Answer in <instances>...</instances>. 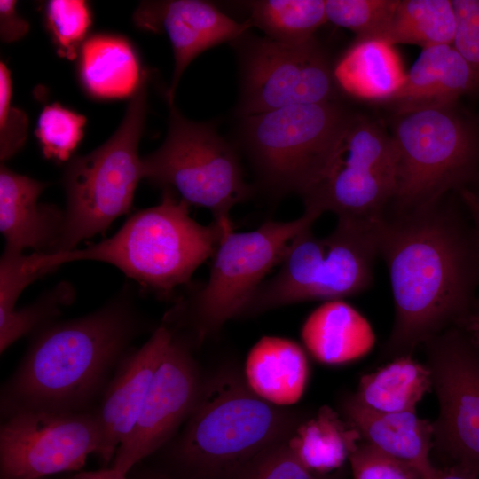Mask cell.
<instances>
[{
    "mask_svg": "<svg viewBox=\"0 0 479 479\" xmlns=\"http://www.w3.org/2000/svg\"><path fill=\"white\" fill-rule=\"evenodd\" d=\"M131 471H134L132 479H172L163 473L151 469H138L137 467Z\"/></svg>",
    "mask_w": 479,
    "mask_h": 479,
    "instance_id": "obj_41",
    "label": "cell"
},
{
    "mask_svg": "<svg viewBox=\"0 0 479 479\" xmlns=\"http://www.w3.org/2000/svg\"><path fill=\"white\" fill-rule=\"evenodd\" d=\"M475 185H476V187H475V188H473V189H475V190H476V191L479 192V177H478V179H477V181L475 182ZM470 188H471V187H470Z\"/></svg>",
    "mask_w": 479,
    "mask_h": 479,
    "instance_id": "obj_45",
    "label": "cell"
},
{
    "mask_svg": "<svg viewBox=\"0 0 479 479\" xmlns=\"http://www.w3.org/2000/svg\"><path fill=\"white\" fill-rule=\"evenodd\" d=\"M302 342L318 362L337 365L367 355L376 337L369 321L342 300L326 301L304 321Z\"/></svg>",
    "mask_w": 479,
    "mask_h": 479,
    "instance_id": "obj_21",
    "label": "cell"
},
{
    "mask_svg": "<svg viewBox=\"0 0 479 479\" xmlns=\"http://www.w3.org/2000/svg\"><path fill=\"white\" fill-rule=\"evenodd\" d=\"M397 164L391 135L352 114L324 175L302 198L305 209L332 212L337 218L381 220L396 196Z\"/></svg>",
    "mask_w": 479,
    "mask_h": 479,
    "instance_id": "obj_11",
    "label": "cell"
},
{
    "mask_svg": "<svg viewBox=\"0 0 479 479\" xmlns=\"http://www.w3.org/2000/svg\"><path fill=\"white\" fill-rule=\"evenodd\" d=\"M148 81L146 71L114 135L94 151L67 161L62 177L67 199L64 224L53 253L77 248L130 211L137 186L144 179L138 144L146 116Z\"/></svg>",
    "mask_w": 479,
    "mask_h": 479,
    "instance_id": "obj_5",
    "label": "cell"
},
{
    "mask_svg": "<svg viewBox=\"0 0 479 479\" xmlns=\"http://www.w3.org/2000/svg\"><path fill=\"white\" fill-rule=\"evenodd\" d=\"M436 479H479V470L463 464L444 465Z\"/></svg>",
    "mask_w": 479,
    "mask_h": 479,
    "instance_id": "obj_38",
    "label": "cell"
},
{
    "mask_svg": "<svg viewBox=\"0 0 479 479\" xmlns=\"http://www.w3.org/2000/svg\"><path fill=\"white\" fill-rule=\"evenodd\" d=\"M465 328L468 331L479 334V301L474 314L470 318Z\"/></svg>",
    "mask_w": 479,
    "mask_h": 479,
    "instance_id": "obj_42",
    "label": "cell"
},
{
    "mask_svg": "<svg viewBox=\"0 0 479 479\" xmlns=\"http://www.w3.org/2000/svg\"><path fill=\"white\" fill-rule=\"evenodd\" d=\"M174 331L157 326L148 340L124 357L100 397L95 412L101 430L98 457L112 462L121 444L133 429L153 374Z\"/></svg>",
    "mask_w": 479,
    "mask_h": 479,
    "instance_id": "obj_17",
    "label": "cell"
},
{
    "mask_svg": "<svg viewBox=\"0 0 479 479\" xmlns=\"http://www.w3.org/2000/svg\"><path fill=\"white\" fill-rule=\"evenodd\" d=\"M132 286L87 315L51 321L30 345L0 394L1 418L27 410H94L147 323Z\"/></svg>",
    "mask_w": 479,
    "mask_h": 479,
    "instance_id": "obj_2",
    "label": "cell"
},
{
    "mask_svg": "<svg viewBox=\"0 0 479 479\" xmlns=\"http://www.w3.org/2000/svg\"><path fill=\"white\" fill-rule=\"evenodd\" d=\"M456 33L452 45L474 71L479 84V0H452Z\"/></svg>",
    "mask_w": 479,
    "mask_h": 479,
    "instance_id": "obj_36",
    "label": "cell"
},
{
    "mask_svg": "<svg viewBox=\"0 0 479 479\" xmlns=\"http://www.w3.org/2000/svg\"><path fill=\"white\" fill-rule=\"evenodd\" d=\"M397 192L389 212L435 203L479 177V124L456 105L397 115Z\"/></svg>",
    "mask_w": 479,
    "mask_h": 479,
    "instance_id": "obj_6",
    "label": "cell"
},
{
    "mask_svg": "<svg viewBox=\"0 0 479 479\" xmlns=\"http://www.w3.org/2000/svg\"><path fill=\"white\" fill-rule=\"evenodd\" d=\"M319 216L305 209L292 221H266L245 232L226 231L212 256L207 283L181 301L172 317L183 319L192 328L196 341L202 342L228 320L241 316L264 277L280 263L293 239Z\"/></svg>",
    "mask_w": 479,
    "mask_h": 479,
    "instance_id": "obj_9",
    "label": "cell"
},
{
    "mask_svg": "<svg viewBox=\"0 0 479 479\" xmlns=\"http://www.w3.org/2000/svg\"><path fill=\"white\" fill-rule=\"evenodd\" d=\"M101 430L94 410H27L2 419L1 479H42L77 471L98 455Z\"/></svg>",
    "mask_w": 479,
    "mask_h": 479,
    "instance_id": "obj_14",
    "label": "cell"
},
{
    "mask_svg": "<svg viewBox=\"0 0 479 479\" xmlns=\"http://www.w3.org/2000/svg\"><path fill=\"white\" fill-rule=\"evenodd\" d=\"M17 2L0 1V38L4 43H12L21 39L28 32V22L19 14Z\"/></svg>",
    "mask_w": 479,
    "mask_h": 479,
    "instance_id": "obj_37",
    "label": "cell"
},
{
    "mask_svg": "<svg viewBox=\"0 0 479 479\" xmlns=\"http://www.w3.org/2000/svg\"><path fill=\"white\" fill-rule=\"evenodd\" d=\"M318 479H345V478L338 471V472H333L330 474L319 475Z\"/></svg>",
    "mask_w": 479,
    "mask_h": 479,
    "instance_id": "obj_43",
    "label": "cell"
},
{
    "mask_svg": "<svg viewBox=\"0 0 479 479\" xmlns=\"http://www.w3.org/2000/svg\"><path fill=\"white\" fill-rule=\"evenodd\" d=\"M135 25L150 32H165L174 55L171 83L166 92L174 104L179 80L189 64L203 51L233 42L252 27L249 20L237 22L215 4L200 0L143 2L133 14Z\"/></svg>",
    "mask_w": 479,
    "mask_h": 479,
    "instance_id": "obj_16",
    "label": "cell"
},
{
    "mask_svg": "<svg viewBox=\"0 0 479 479\" xmlns=\"http://www.w3.org/2000/svg\"><path fill=\"white\" fill-rule=\"evenodd\" d=\"M203 383L188 343L175 331L153 374L135 426L112 461L123 475L164 446L195 407Z\"/></svg>",
    "mask_w": 479,
    "mask_h": 479,
    "instance_id": "obj_15",
    "label": "cell"
},
{
    "mask_svg": "<svg viewBox=\"0 0 479 479\" xmlns=\"http://www.w3.org/2000/svg\"><path fill=\"white\" fill-rule=\"evenodd\" d=\"M397 0H326L327 21L357 35V40L386 39Z\"/></svg>",
    "mask_w": 479,
    "mask_h": 479,
    "instance_id": "obj_30",
    "label": "cell"
},
{
    "mask_svg": "<svg viewBox=\"0 0 479 479\" xmlns=\"http://www.w3.org/2000/svg\"><path fill=\"white\" fill-rule=\"evenodd\" d=\"M231 229L215 221L208 225L198 223L190 216L189 205L164 189L159 204L131 215L111 237L67 252L32 253L29 260L45 275L71 262L106 263L145 292L169 299L213 256L221 238Z\"/></svg>",
    "mask_w": 479,
    "mask_h": 479,
    "instance_id": "obj_3",
    "label": "cell"
},
{
    "mask_svg": "<svg viewBox=\"0 0 479 479\" xmlns=\"http://www.w3.org/2000/svg\"><path fill=\"white\" fill-rule=\"evenodd\" d=\"M162 145L143 157L144 179L169 189L189 206L209 209L214 221L232 226L230 211L252 194L234 148L211 123L184 117L169 105Z\"/></svg>",
    "mask_w": 479,
    "mask_h": 479,
    "instance_id": "obj_10",
    "label": "cell"
},
{
    "mask_svg": "<svg viewBox=\"0 0 479 479\" xmlns=\"http://www.w3.org/2000/svg\"><path fill=\"white\" fill-rule=\"evenodd\" d=\"M458 195L479 232V192L468 187L460 190Z\"/></svg>",
    "mask_w": 479,
    "mask_h": 479,
    "instance_id": "obj_39",
    "label": "cell"
},
{
    "mask_svg": "<svg viewBox=\"0 0 479 479\" xmlns=\"http://www.w3.org/2000/svg\"><path fill=\"white\" fill-rule=\"evenodd\" d=\"M247 5L253 26L286 43L315 38L314 33L327 21L324 0H258Z\"/></svg>",
    "mask_w": 479,
    "mask_h": 479,
    "instance_id": "obj_28",
    "label": "cell"
},
{
    "mask_svg": "<svg viewBox=\"0 0 479 479\" xmlns=\"http://www.w3.org/2000/svg\"><path fill=\"white\" fill-rule=\"evenodd\" d=\"M12 76L4 62H0V159L13 156L27 137V118L12 105Z\"/></svg>",
    "mask_w": 479,
    "mask_h": 479,
    "instance_id": "obj_33",
    "label": "cell"
},
{
    "mask_svg": "<svg viewBox=\"0 0 479 479\" xmlns=\"http://www.w3.org/2000/svg\"><path fill=\"white\" fill-rule=\"evenodd\" d=\"M381 220L338 218L334 231L317 237L311 226L289 244L277 273L264 280L241 316L314 300H342L365 291L380 256Z\"/></svg>",
    "mask_w": 479,
    "mask_h": 479,
    "instance_id": "obj_4",
    "label": "cell"
},
{
    "mask_svg": "<svg viewBox=\"0 0 479 479\" xmlns=\"http://www.w3.org/2000/svg\"><path fill=\"white\" fill-rule=\"evenodd\" d=\"M449 195L408 211L389 212L381 222L380 256L395 308L382 359L412 356L432 337L464 328L476 309L479 232L462 201L459 206Z\"/></svg>",
    "mask_w": 479,
    "mask_h": 479,
    "instance_id": "obj_1",
    "label": "cell"
},
{
    "mask_svg": "<svg viewBox=\"0 0 479 479\" xmlns=\"http://www.w3.org/2000/svg\"><path fill=\"white\" fill-rule=\"evenodd\" d=\"M340 413L372 448L408 467L421 479H436L439 467L430 454L433 450V421L414 412L381 413L360 406L351 394L343 397Z\"/></svg>",
    "mask_w": 479,
    "mask_h": 479,
    "instance_id": "obj_19",
    "label": "cell"
},
{
    "mask_svg": "<svg viewBox=\"0 0 479 479\" xmlns=\"http://www.w3.org/2000/svg\"><path fill=\"white\" fill-rule=\"evenodd\" d=\"M46 29L60 57L73 60L87 40L92 16L82 0H51L44 8Z\"/></svg>",
    "mask_w": 479,
    "mask_h": 479,
    "instance_id": "obj_31",
    "label": "cell"
},
{
    "mask_svg": "<svg viewBox=\"0 0 479 479\" xmlns=\"http://www.w3.org/2000/svg\"><path fill=\"white\" fill-rule=\"evenodd\" d=\"M352 114L337 101L241 118L240 138L261 185L303 198L321 179Z\"/></svg>",
    "mask_w": 479,
    "mask_h": 479,
    "instance_id": "obj_8",
    "label": "cell"
},
{
    "mask_svg": "<svg viewBox=\"0 0 479 479\" xmlns=\"http://www.w3.org/2000/svg\"><path fill=\"white\" fill-rule=\"evenodd\" d=\"M64 479H130L113 467L97 471H82L65 477Z\"/></svg>",
    "mask_w": 479,
    "mask_h": 479,
    "instance_id": "obj_40",
    "label": "cell"
},
{
    "mask_svg": "<svg viewBox=\"0 0 479 479\" xmlns=\"http://www.w3.org/2000/svg\"><path fill=\"white\" fill-rule=\"evenodd\" d=\"M77 59L82 87L98 99L131 98L146 72L131 43L112 34L88 37Z\"/></svg>",
    "mask_w": 479,
    "mask_h": 479,
    "instance_id": "obj_23",
    "label": "cell"
},
{
    "mask_svg": "<svg viewBox=\"0 0 479 479\" xmlns=\"http://www.w3.org/2000/svg\"><path fill=\"white\" fill-rule=\"evenodd\" d=\"M293 420L232 376L203 384L173 455L194 475L232 467L284 441Z\"/></svg>",
    "mask_w": 479,
    "mask_h": 479,
    "instance_id": "obj_7",
    "label": "cell"
},
{
    "mask_svg": "<svg viewBox=\"0 0 479 479\" xmlns=\"http://www.w3.org/2000/svg\"><path fill=\"white\" fill-rule=\"evenodd\" d=\"M455 33L452 0H397L385 41L424 49L452 44Z\"/></svg>",
    "mask_w": 479,
    "mask_h": 479,
    "instance_id": "obj_27",
    "label": "cell"
},
{
    "mask_svg": "<svg viewBox=\"0 0 479 479\" xmlns=\"http://www.w3.org/2000/svg\"><path fill=\"white\" fill-rule=\"evenodd\" d=\"M309 376L306 353L290 339L263 336L251 348L246 359L248 388L276 406L297 403L304 394Z\"/></svg>",
    "mask_w": 479,
    "mask_h": 479,
    "instance_id": "obj_22",
    "label": "cell"
},
{
    "mask_svg": "<svg viewBox=\"0 0 479 479\" xmlns=\"http://www.w3.org/2000/svg\"><path fill=\"white\" fill-rule=\"evenodd\" d=\"M479 90L469 64L452 44L422 49L399 90L388 101L397 115L457 104L464 94Z\"/></svg>",
    "mask_w": 479,
    "mask_h": 479,
    "instance_id": "obj_20",
    "label": "cell"
},
{
    "mask_svg": "<svg viewBox=\"0 0 479 479\" xmlns=\"http://www.w3.org/2000/svg\"><path fill=\"white\" fill-rule=\"evenodd\" d=\"M85 116L54 103L41 112L35 136L45 158L68 161L82 138Z\"/></svg>",
    "mask_w": 479,
    "mask_h": 479,
    "instance_id": "obj_32",
    "label": "cell"
},
{
    "mask_svg": "<svg viewBox=\"0 0 479 479\" xmlns=\"http://www.w3.org/2000/svg\"><path fill=\"white\" fill-rule=\"evenodd\" d=\"M232 43L240 67V117L336 101L334 67L315 38L286 43L247 32Z\"/></svg>",
    "mask_w": 479,
    "mask_h": 479,
    "instance_id": "obj_12",
    "label": "cell"
},
{
    "mask_svg": "<svg viewBox=\"0 0 479 479\" xmlns=\"http://www.w3.org/2000/svg\"><path fill=\"white\" fill-rule=\"evenodd\" d=\"M469 332L474 335V337L475 338V340L479 343V334L475 333V332H471V331H469Z\"/></svg>",
    "mask_w": 479,
    "mask_h": 479,
    "instance_id": "obj_44",
    "label": "cell"
},
{
    "mask_svg": "<svg viewBox=\"0 0 479 479\" xmlns=\"http://www.w3.org/2000/svg\"><path fill=\"white\" fill-rule=\"evenodd\" d=\"M252 460L242 479H318L319 475L300 462L287 441L267 448Z\"/></svg>",
    "mask_w": 479,
    "mask_h": 479,
    "instance_id": "obj_34",
    "label": "cell"
},
{
    "mask_svg": "<svg viewBox=\"0 0 479 479\" xmlns=\"http://www.w3.org/2000/svg\"><path fill=\"white\" fill-rule=\"evenodd\" d=\"M361 441L358 431L341 413L324 405L297 426L287 442L306 468L325 475L342 467Z\"/></svg>",
    "mask_w": 479,
    "mask_h": 479,
    "instance_id": "obj_26",
    "label": "cell"
},
{
    "mask_svg": "<svg viewBox=\"0 0 479 479\" xmlns=\"http://www.w3.org/2000/svg\"><path fill=\"white\" fill-rule=\"evenodd\" d=\"M334 75L346 93L385 102L399 90L406 78L394 45L380 39L357 40L334 66Z\"/></svg>",
    "mask_w": 479,
    "mask_h": 479,
    "instance_id": "obj_24",
    "label": "cell"
},
{
    "mask_svg": "<svg viewBox=\"0 0 479 479\" xmlns=\"http://www.w3.org/2000/svg\"><path fill=\"white\" fill-rule=\"evenodd\" d=\"M47 183L16 173L1 164L0 232L4 251L23 254L53 253L64 224L65 212L52 204H40L38 199Z\"/></svg>",
    "mask_w": 479,
    "mask_h": 479,
    "instance_id": "obj_18",
    "label": "cell"
},
{
    "mask_svg": "<svg viewBox=\"0 0 479 479\" xmlns=\"http://www.w3.org/2000/svg\"><path fill=\"white\" fill-rule=\"evenodd\" d=\"M75 300V289L67 282H61L35 302L20 309L0 314V352L12 343L46 324L54 321L64 307Z\"/></svg>",
    "mask_w": 479,
    "mask_h": 479,
    "instance_id": "obj_29",
    "label": "cell"
},
{
    "mask_svg": "<svg viewBox=\"0 0 479 479\" xmlns=\"http://www.w3.org/2000/svg\"><path fill=\"white\" fill-rule=\"evenodd\" d=\"M431 390L428 365L412 356H403L364 374L351 396L360 406L371 412H416L417 404Z\"/></svg>",
    "mask_w": 479,
    "mask_h": 479,
    "instance_id": "obj_25",
    "label": "cell"
},
{
    "mask_svg": "<svg viewBox=\"0 0 479 479\" xmlns=\"http://www.w3.org/2000/svg\"><path fill=\"white\" fill-rule=\"evenodd\" d=\"M349 461L352 479H421L413 469L384 456L363 441Z\"/></svg>",
    "mask_w": 479,
    "mask_h": 479,
    "instance_id": "obj_35",
    "label": "cell"
},
{
    "mask_svg": "<svg viewBox=\"0 0 479 479\" xmlns=\"http://www.w3.org/2000/svg\"><path fill=\"white\" fill-rule=\"evenodd\" d=\"M439 412L433 421V450L444 465L479 470V343L462 327L423 344Z\"/></svg>",
    "mask_w": 479,
    "mask_h": 479,
    "instance_id": "obj_13",
    "label": "cell"
}]
</instances>
